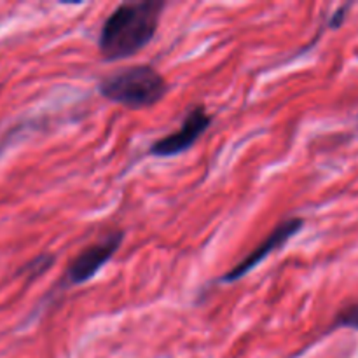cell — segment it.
<instances>
[{"instance_id": "7", "label": "cell", "mask_w": 358, "mask_h": 358, "mask_svg": "<svg viewBox=\"0 0 358 358\" xmlns=\"http://www.w3.org/2000/svg\"><path fill=\"white\" fill-rule=\"evenodd\" d=\"M52 262H55V255L42 254L38 255V257H35L31 262H28V264L23 268V273H28L31 278H35L37 275H42V273L48 271V269L52 266Z\"/></svg>"}, {"instance_id": "8", "label": "cell", "mask_w": 358, "mask_h": 358, "mask_svg": "<svg viewBox=\"0 0 358 358\" xmlns=\"http://www.w3.org/2000/svg\"><path fill=\"white\" fill-rule=\"evenodd\" d=\"M350 7H352V6H350V3H348V6H343L341 9H338V10H336V13L332 14V17H331V23H329V24H331L332 28H339V27H341V24L345 23L346 13H348V9H350Z\"/></svg>"}, {"instance_id": "2", "label": "cell", "mask_w": 358, "mask_h": 358, "mask_svg": "<svg viewBox=\"0 0 358 358\" xmlns=\"http://www.w3.org/2000/svg\"><path fill=\"white\" fill-rule=\"evenodd\" d=\"M168 83L150 65H131L108 73L98 83V93L105 100L128 108L143 110L159 103L168 94Z\"/></svg>"}, {"instance_id": "1", "label": "cell", "mask_w": 358, "mask_h": 358, "mask_svg": "<svg viewBox=\"0 0 358 358\" xmlns=\"http://www.w3.org/2000/svg\"><path fill=\"white\" fill-rule=\"evenodd\" d=\"M166 3L161 0L119 3L100 28L98 51L105 62L135 56L152 42Z\"/></svg>"}, {"instance_id": "5", "label": "cell", "mask_w": 358, "mask_h": 358, "mask_svg": "<svg viewBox=\"0 0 358 358\" xmlns=\"http://www.w3.org/2000/svg\"><path fill=\"white\" fill-rule=\"evenodd\" d=\"M304 227V219L301 217H289V219L282 220L261 243L257 245L255 248H252L243 259H241L238 264H234L226 275L220 276L217 282L219 283H234V282H240L243 276H247L252 269L257 268L262 261L269 257L273 252L280 250L283 245L289 243L297 233H301Z\"/></svg>"}, {"instance_id": "4", "label": "cell", "mask_w": 358, "mask_h": 358, "mask_svg": "<svg viewBox=\"0 0 358 358\" xmlns=\"http://www.w3.org/2000/svg\"><path fill=\"white\" fill-rule=\"evenodd\" d=\"M212 122L213 117L212 114L206 110L205 105H192V107H189V110L185 112L184 119H182L180 122V128L175 129L170 135L163 136V138L156 140V142L149 147V154L156 157L178 156V154L191 149V147L208 131Z\"/></svg>"}, {"instance_id": "3", "label": "cell", "mask_w": 358, "mask_h": 358, "mask_svg": "<svg viewBox=\"0 0 358 358\" xmlns=\"http://www.w3.org/2000/svg\"><path fill=\"white\" fill-rule=\"evenodd\" d=\"M122 240H124V231L114 229L108 231L94 243L83 248L66 268L62 285L69 289V287H77L90 282L114 257L115 252L122 245Z\"/></svg>"}, {"instance_id": "6", "label": "cell", "mask_w": 358, "mask_h": 358, "mask_svg": "<svg viewBox=\"0 0 358 358\" xmlns=\"http://www.w3.org/2000/svg\"><path fill=\"white\" fill-rule=\"evenodd\" d=\"M332 329H353L358 332V303L343 308L332 322Z\"/></svg>"}]
</instances>
